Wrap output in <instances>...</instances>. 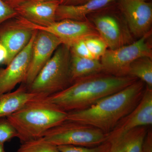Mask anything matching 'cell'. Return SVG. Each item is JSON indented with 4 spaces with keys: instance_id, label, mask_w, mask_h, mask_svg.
I'll use <instances>...</instances> for the list:
<instances>
[{
    "instance_id": "obj_2",
    "label": "cell",
    "mask_w": 152,
    "mask_h": 152,
    "mask_svg": "<svg viewBox=\"0 0 152 152\" xmlns=\"http://www.w3.org/2000/svg\"><path fill=\"white\" fill-rule=\"evenodd\" d=\"M145 88L143 82L137 80L88 108L68 112L66 120L94 127L107 136L138 104Z\"/></svg>"
},
{
    "instance_id": "obj_10",
    "label": "cell",
    "mask_w": 152,
    "mask_h": 152,
    "mask_svg": "<svg viewBox=\"0 0 152 152\" xmlns=\"http://www.w3.org/2000/svg\"><path fill=\"white\" fill-rule=\"evenodd\" d=\"M23 19L28 26L34 29L43 30L51 33L59 39L62 44L69 47L79 40L90 36L99 35L94 25L88 20L80 21L64 19L56 21L48 26L43 27Z\"/></svg>"
},
{
    "instance_id": "obj_15",
    "label": "cell",
    "mask_w": 152,
    "mask_h": 152,
    "mask_svg": "<svg viewBox=\"0 0 152 152\" xmlns=\"http://www.w3.org/2000/svg\"><path fill=\"white\" fill-rule=\"evenodd\" d=\"M48 96L30 91L27 86L22 83L14 91L0 94V118L16 113L31 102Z\"/></svg>"
},
{
    "instance_id": "obj_9",
    "label": "cell",
    "mask_w": 152,
    "mask_h": 152,
    "mask_svg": "<svg viewBox=\"0 0 152 152\" xmlns=\"http://www.w3.org/2000/svg\"><path fill=\"white\" fill-rule=\"evenodd\" d=\"M36 30L28 26L21 17L17 16L0 25V44L7 50V65L29 42Z\"/></svg>"
},
{
    "instance_id": "obj_17",
    "label": "cell",
    "mask_w": 152,
    "mask_h": 152,
    "mask_svg": "<svg viewBox=\"0 0 152 152\" xmlns=\"http://www.w3.org/2000/svg\"><path fill=\"white\" fill-rule=\"evenodd\" d=\"M151 126H142L132 129L110 142V152H141Z\"/></svg>"
},
{
    "instance_id": "obj_13",
    "label": "cell",
    "mask_w": 152,
    "mask_h": 152,
    "mask_svg": "<svg viewBox=\"0 0 152 152\" xmlns=\"http://www.w3.org/2000/svg\"><path fill=\"white\" fill-rule=\"evenodd\" d=\"M37 30L31 40L5 68H0V94L12 91L18 84L23 83L28 70L33 43Z\"/></svg>"
},
{
    "instance_id": "obj_19",
    "label": "cell",
    "mask_w": 152,
    "mask_h": 152,
    "mask_svg": "<svg viewBox=\"0 0 152 152\" xmlns=\"http://www.w3.org/2000/svg\"><path fill=\"white\" fill-rule=\"evenodd\" d=\"M127 76L140 80L152 88V58L142 57L134 61L129 67Z\"/></svg>"
},
{
    "instance_id": "obj_25",
    "label": "cell",
    "mask_w": 152,
    "mask_h": 152,
    "mask_svg": "<svg viewBox=\"0 0 152 152\" xmlns=\"http://www.w3.org/2000/svg\"><path fill=\"white\" fill-rule=\"evenodd\" d=\"M18 16L15 10L0 0V25L4 22Z\"/></svg>"
},
{
    "instance_id": "obj_3",
    "label": "cell",
    "mask_w": 152,
    "mask_h": 152,
    "mask_svg": "<svg viewBox=\"0 0 152 152\" xmlns=\"http://www.w3.org/2000/svg\"><path fill=\"white\" fill-rule=\"evenodd\" d=\"M47 97L31 102L6 117L16 130L21 143L42 137L47 131L66 120L68 112Z\"/></svg>"
},
{
    "instance_id": "obj_4",
    "label": "cell",
    "mask_w": 152,
    "mask_h": 152,
    "mask_svg": "<svg viewBox=\"0 0 152 152\" xmlns=\"http://www.w3.org/2000/svg\"><path fill=\"white\" fill-rule=\"evenodd\" d=\"M69 47L61 44L28 86L31 92L48 96L64 91L73 83L71 76Z\"/></svg>"
},
{
    "instance_id": "obj_14",
    "label": "cell",
    "mask_w": 152,
    "mask_h": 152,
    "mask_svg": "<svg viewBox=\"0 0 152 152\" xmlns=\"http://www.w3.org/2000/svg\"><path fill=\"white\" fill-rule=\"evenodd\" d=\"M59 0H34L23 4L15 10L18 16L38 26L46 27L56 21Z\"/></svg>"
},
{
    "instance_id": "obj_11",
    "label": "cell",
    "mask_w": 152,
    "mask_h": 152,
    "mask_svg": "<svg viewBox=\"0 0 152 152\" xmlns=\"http://www.w3.org/2000/svg\"><path fill=\"white\" fill-rule=\"evenodd\" d=\"M61 44V41L53 34L37 30L33 43L28 70L23 83L28 86L32 83Z\"/></svg>"
},
{
    "instance_id": "obj_31",
    "label": "cell",
    "mask_w": 152,
    "mask_h": 152,
    "mask_svg": "<svg viewBox=\"0 0 152 152\" xmlns=\"http://www.w3.org/2000/svg\"><path fill=\"white\" fill-rule=\"evenodd\" d=\"M142 1H144L145 2H149V0H142Z\"/></svg>"
},
{
    "instance_id": "obj_30",
    "label": "cell",
    "mask_w": 152,
    "mask_h": 152,
    "mask_svg": "<svg viewBox=\"0 0 152 152\" xmlns=\"http://www.w3.org/2000/svg\"><path fill=\"white\" fill-rule=\"evenodd\" d=\"M0 152H5L4 144L0 143Z\"/></svg>"
},
{
    "instance_id": "obj_32",
    "label": "cell",
    "mask_w": 152,
    "mask_h": 152,
    "mask_svg": "<svg viewBox=\"0 0 152 152\" xmlns=\"http://www.w3.org/2000/svg\"><path fill=\"white\" fill-rule=\"evenodd\" d=\"M43 1H48V0H43Z\"/></svg>"
},
{
    "instance_id": "obj_23",
    "label": "cell",
    "mask_w": 152,
    "mask_h": 152,
    "mask_svg": "<svg viewBox=\"0 0 152 152\" xmlns=\"http://www.w3.org/2000/svg\"><path fill=\"white\" fill-rule=\"evenodd\" d=\"M16 130L6 117L0 118V143L4 144L15 137H18Z\"/></svg>"
},
{
    "instance_id": "obj_28",
    "label": "cell",
    "mask_w": 152,
    "mask_h": 152,
    "mask_svg": "<svg viewBox=\"0 0 152 152\" xmlns=\"http://www.w3.org/2000/svg\"><path fill=\"white\" fill-rule=\"evenodd\" d=\"M89 1L90 0H59L60 5L71 6L80 5Z\"/></svg>"
},
{
    "instance_id": "obj_29",
    "label": "cell",
    "mask_w": 152,
    "mask_h": 152,
    "mask_svg": "<svg viewBox=\"0 0 152 152\" xmlns=\"http://www.w3.org/2000/svg\"><path fill=\"white\" fill-rule=\"evenodd\" d=\"M8 56V53L7 48L3 45L0 44V64H4Z\"/></svg>"
},
{
    "instance_id": "obj_27",
    "label": "cell",
    "mask_w": 152,
    "mask_h": 152,
    "mask_svg": "<svg viewBox=\"0 0 152 152\" xmlns=\"http://www.w3.org/2000/svg\"><path fill=\"white\" fill-rule=\"evenodd\" d=\"M5 4H6L11 8L15 10L23 4L31 1L34 0H2ZM43 1V0H42Z\"/></svg>"
},
{
    "instance_id": "obj_5",
    "label": "cell",
    "mask_w": 152,
    "mask_h": 152,
    "mask_svg": "<svg viewBox=\"0 0 152 152\" xmlns=\"http://www.w3.org/2000/svg\"><path fill=\"white\" fill-rule=\"evenodd\" d=\"M87 17L110 50L133 42L132 37L116 2Z\"/></svg>"
},
{
    "instance_id": "obj_8",
    "label": "cell",
    "mask_w": 152,
    "mask_h": 152,
    "mask_svg": "<svg viewBox=\"0 0 152 152\" xmlns=\"http://www.w3.org/2000/svg\"><path fill=\"white\" fill-rule=\"evenodd\" d=\"M116 4L133 37L139 39L151 31L152 2L142 0H118Z\"/></svg>"
},
{
    "instance_id": "obj_24",
    "label": "cell",
    "mask_w": 152,
    "mask_h": 152,
    "mask_svg": "<svg viewBox=\"0 0 152 152\" xmlns=\"http://www.w3.org/2000/svg\"><path fill=\"white\" fill-rule=\"evenodd\" d=\"M69 47L72 54L82 58L94 59L87 48L85 39L76 41Z\"/></svg>"
},
{
    "instance_id": "obj_12",
    "label": "cell",
    "mask_w": 152,
    "mask_h": 152,
    "mask_svg": "<svg viewBox=\"0 0 152 152\" xmlns=\"http://www.w3.org/2000/svg\"><path fill=\"white\" fill-rule=\"evenodd\" d=\"M152 125V88L146 86L143 96L138 104L107 135V141H113L134 128Z\"/></svg>"
},
{
    "instance_id": "obj_20",
    "label": "cell",
    "mask_w": 152,
    "mask_h": 152,
    "mask_svg": "<svg viewBox=\"0 0 152 152\" xmlns=\"http://www.w3.org/2000/svg\"><path fill=\"white\" fill-rule=\"evenodd\" d=\"M16 152H61L58 146L43 137L22 143Z\"/></svg>"
},
{
    "instance_id": "obj_16",
    "label": "cell",
    "mask_w": 152,
    "mask_h": 152,
    "mask_svg": "<svg viewBox=\"0 0 152 152\" xmlns=\"http://www.w3.org/2000/svg\"><path fill=\"white\" fill-rule=\"evenodd\" d=\"M118 0H90L80 5L71 6L60 5L56 14V21L71 19L84 21L91 14L99 10Z\"/></svg>"
},
{
    "instance_id": "obj_21",
    "label": "cell",
    "mask_w": 152,
    "mask_h": 152,
    "mask_svg": "<svg viewBox=\"0 0 152 152\" xmlns=\"http://www.w3.org/2000/svg\"><path fill=\"white\" fill-rule=\"evenodd\" d=\"M85 42L94 59H100L107 50V44L99 35L88 37L85 38Z\"/></svg>"
},
{
    "instance_id": "obj_26",
    "label": "cell",
    "mask_w": 152,
    "mask_h": 152,
    "mask_svg": "<svg viewBox=\"0 0 152 152\" xmlns=\"http://www.w3.org/2000/svg\"><path fill=\"white\" fill-rule=\"evenodd\" d=\"M141 152H152V131L151 127L145 139Z\"/></svg>"
},
{
    "instance_id": "obj_1",
    "label": "cell",
    "mask_w": 152,
    "mask_h": 152,
    "mask_svg": "<svg viewBox=\"0 0 152 152\" xmlns=\"http://www.w3.org/2000/svg\"><path fill=\"white\" fill-rule=\"evenodd\" d=\"M138 80L131 76L117 77L103 72L76 80L66 89L46 98L66 112L81 110Z\"/></svg>"
},
{
    "instance_id": "obj_22",
    "label": "cell",
    "mask_w": 152,
    "mask_h": 152,
    "mask_svg": "<svg viewBox=\"0 0 152 152\" xmlns=\"http://www.w3.org/2000/svg\"><path fill=\"white\" fill-rule=\"evenodd\" d=\"M61 152H110V143L107 141L94 147L74 145H61L58 146Z\"/></svg>"
},
{
    "instance_id": "obj_6",
    "label": "cell",
    "mask_w": 152,
    "mask_h": 152,
    "mask_svg": "<svg viewBox=\"0 0 152 152\" xmlns=\"http://www.w3.org/2000/svg\"><path fill=\"white\" fill-rule=\"evenodd\" d=\"M43 137L57 146L94 147L107 140V135L97 128L67 120L47 131Z\"/></svg>"
},
{
    "instance_id": "obj_7",
    "label": "cell",
    "mask_w": 152,
    "mask_h": 152,
    "mask_svg": "<svg viewBox=\"0 0 152 152\" xmlns=\"http://www.w3.org/2000/svg\"><path fill=\"white\" fill-rule=\"evenodd\" d=\"M151 34L150 31L135 42L115 50L107 49L100 59L104 72L117 77L128 76V69L134 61L142 57L152 58Z\"/></svg>"
},
{
    "instance_id": "obj_18",
    "label": "cell",
    "mask_w": 152,
    "mask_h": 152,
    "mask_svg": "<svg viewBox=\"0 0 152 152\" xmlns=\"http://www.w3.org/2000/svg\"><path fill=\"white\" fill-rule=\"evenodd\" d=\"M70 69L73 82L78 79L104 72L100 60L82 58L71 53Z\"/></svg>"
}]
</instances>
